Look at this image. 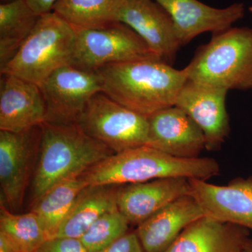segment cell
<instances>
[{"label":"cell","mask_w":252,"mask_h":252,"mask_svg":"<svg viewBox=\"0 0 252 252\" xmlns=\"http://www.w3.org/2000/svg\"><path fill=\"white\" fill-rule=\"evenodd\" d=\"M102 92L119 104L149 117L175 106L188 80L185 69L160 60L146 59L108 64L97 70Z\"/></svg>","instance_id":"obj_1"},{"label":"cell","mask_w":252,"mask_h":252,"mask_svg":"<svg viewBox=\"0 0 252 252\" xmlns=\"http://www.w3.org/2000/svg\"><path fill=\"white\" fill-rule=\"evenodd\" d=\"M41 127L37 160L30 185L31 206L55 185L82 175L115 154L76 124L45 122Z\"/></svg>","instance_id":"obj_2"},{"label":"cell","mask_w":252,"mask_h":252,"mask_svg":"<svg viewBox=\"0 0 252 252\" xmlns=\"http://www.w3.org/2000/svg\"><path fill=\"white\" fill-rule=\"evenodd\" d=\"M219 172L215 159L182 158L143 145L113 154L81 177L89 185H124L167 177L207 181Z\"/></svg>","instance_id":"obj_3"},{"label":"cell","mask_w":252,"mask_h":252,"mask_svg":"<svg viewBox=\"0 0 252 252\" xmlns=\"http://www.w3.org/2000/svg\"><path fill=\"white\" fill-rule=\"evenodd\" d=\"M188 80L227 90L252 89V29L230 28L214 33L185 68Z\"/></svg>","instance_id":"obj_4"},{"label":"cell","mask_w":252,"mask_h":252,"mask_svg":"<svg viewBox=\"0 0 252 252\" xmlns=\"http://www.w3.org/2000/svg\"><path fill=\"white\" fill-rule=\"evenodd\" d=\"M75 37L72 26L54 11L41 15L14 57L0 69L1 74L40 86L56 69L70 64Z\"/></svg>","instance_id":"obj_5"},{"label":"cell","mask_w":252,"mask_h":252,"mask_svg":"<svg viewBox=\"0 0 252 252\" xmlns=\"http://www.w3.org/2000/svg\"><path fill=\"white\" fill-rule=\"evenodd\" d=\"M76 124L115 154L146 145L148 140V117L127 108L103 92L93 96Z\"/></svg>","instance_id":"obj_6"},{"label":"cell","mask_w":252,"mask_h":252,"mask_svg":"<svg viewBox=\"0 0 252 252\" xmlns=\"http://www.w3.org/2000/svg\"><path fill=\"white\" fill-rule=\"evenodd\" d=\"M75 32L69 64L79 69L97 71L116 63L146 59L161 61L132 28L122 22Z\"/></svg>","instance_id":"obj_7"},{"label":"cell","mask_w":252,"mask_h":252,"mask_svg":"<svg viewBox=\"0 0 252 252\" xmlns=\"http://www.w3.org/2000/svg\"><path fill=\"white\" fill-rule=\"evenodd\" d=\"M39 88L46 104L45 122L73 124L93 96L102 92V81L97 71L67 64L54 71Z\"/></svg>","instance_id":"obj_8"},{"label":"cell","mask_w":252,"mask_h":252,"mask_svg":"<svg viewBox=\"0 0 252 252\" xmlns=\"http://www.w3.org/2000/svg\"><path fill=\"white\" fill-rule=\"evenodd\" d=\"M41 126L21 132L0 130L1 198L12 212L21 210L30 179L35 167Z\"/></svg>","instance_id":"obj_9"},{"label":"cell","mask_w":252,"mask_h":252,"mask_svg":"<svg viewBox=\"0 0 252 252\" xmlns=\"http://www.w3.org/2000/svg\"><path fill=\"white\" fill-rule=\"evenodd\" d=\"M228 92L223 88L187 80L176 100L175 106L187 113L203 131L207 151L220 149L229 135L225 107Z\"/></svg>","instance_id":"obj_10"},{"label":"cell","mask_w":252,"mask_h":252,"mask_svg":"<svg viewBox=\"0 0 252 252\" xmlns=\"http://www.w3.org/2000/svg\"><path fill=\"white\" fill-rule=\"evenodd\" d=\"M189 194L205 217L252 230V176L237 178L227 186L189 179Z\"/></svg>","instance_id":"obj_11"},{"label":"cell","mask_w":252,"mask_h":252,"mask_svg":"<svg viewBox=\"0 0 252 252\" xmlns=\"http://www.w3.org/2000/svg\"><path fill=\"white\" fill-rule=\"evenodd\" d=\"M119 22L127 25L163 62L173 65L180 45L171 16L154 0H126Z\"/></svg>","instance_id":"obj_12"},{"label":"cell","mask_w":252,"mask_h":252,"mask_svg":"<svg viewBox=\"0 0 252 252\" xmlns=\"http://www.w3.org/2000/svg\"><path fill=\"white\" fill-rule=\"evenodd\" d=\"M146 145L182 158H198L205 149L203 131L182 109L172 106L148 117Z\"/></svg>","instance_id":"obj_13"},{"label":"cell","mask_w":252,"mask_h":252,"mask_svg":"<svg viewBox=\"0 0 252 252\" xmlns=\"http://www.w3.org/2000/svg\"><path fill=\"white\" fill-rule=\"evenodd\" d=\"M171 16L181 46L203 33H216L231 28L245 15L243 3L223 9L212 7L198 0H154Z\"/></svg>","instance_id":"obj_14"},{"label":"cell","mask_w":252,"mask_h":252,"mask_svg":"<svg viewBox=\"0 0 252 252\" xmlns=\"http://www.w3.org/2000/svg\"><path fill=\"white\" fill-rule=\"evenodd\" d=\"M0 130L21 132L46 122L45 102L39 86L11 74H1Z\"/></svg>","instance_id":"obj_15"},{"label":"cell","mask_w":252,"mask_h":252,"mask_svg":"<svg viewBox=\"0 0 252 252\" xmlns=\"http://www.w3.org/2000/svg\"><path fill=\"white\" fill-rule=\"evenodd\" d=\"M189 179L167 177L122 185L117 207L130 225H140L169 204L189 194Z\"/></svg>","instance_id":"obj_16"},{"label":"cell","mask_w":252,"mask_h":252,"mask_svg":"<svg viewBox=\"0 0 252 252\" xmlns=\"http://www.w3.org/2000/svg\"><path fill=\"white\" fill-rule=\"evenodd\" d=\"M204 216L198 202L188 194L137 225L135 233L145 252H162L189 225Z\"/></svg>","instance_id":"obj_17"},{"label":"cell","mask_w":252,"mask_h":252,"mask_svg":"<svg viewBox=\"0 0 252 252\" xmlns=\"http://www.w3.org/2000/svg\"><path fill=\"white\" fill-rule=\"evenodd\" d=\"M249 230L204 216L189 225L162 252H243Z\"/></svg>","instance_id":"obj_18"},{"label":"cell","mask_w":252,"mask_h":252,"mask_svg":"<svg viewBox=\"0 0 252 252\" xmlns=\"http://www.w3.org/2000/svg\"><path fill=\"white\" fill-rule=\"evenodd\" d=\"M121 186L89 185L83 189L56 237L80 238L99 217L118 210V193Z\"/></svg>","instance_id":"obj_19"},{"label":"cell","mask_w":252,"mask_h":252,"mask_svg":"<svg viewBox=\"0 0 252 252\" xmlns=\"http://www.w3.org/2000/svg\"><path fill=\"white\" fill-rule=\"evenodd\" d=\"M40 16L26 0H14L0 5V69L18 52Z\"/></svg>","instance_id":"obj_20"},{"label":"cell","mask_w":252,"mask_h":252,"mask_svg":"<svg viewBox=\"0 0 252 252\" xmlns=\"http://www.w3.org/2000/svg\"><path fill=\"white\" fill-rule=\"evenodd\" d=\"M126 0H58L53 11L76 31L97 29L119 22Z\"/></svg>","instance_id":"obj_21"},{"label":"cell","mask_w":252,"mask_h":252,"mask_svg":"<svg viewBox=\"0 0 252 252\" xmlns=\"http://www.w3.org/2000/svg\"><path fill=\"white\" fill-rule=\"evenodd\" d=\"M89 184L81 175L55 185L31 206L49 239L55 238L81 190Z\"/></svg>","instance_id":"obj_22"},{"label":"cell","mask_w":252,"mask_h":252,"mask_svg":"<svg viewBox=\"0 0 252 252\" xmlns=\"http://www.w3.org/2000/svg\"><path fill=\"white\" fill-rule=\"evenodd\" d=\"M0 233L20 252H36L49 239L34 212L15 214L2 200L0 203Z\"/></svg>","instance_id":"obj_23"},{"label":"cell","mask_w":252,"mask_h":252,"mask_svg":"<svg viewBox=\"0 0 252 252\" xmlns=\"http://www.w3.org/2000/svg\"><path fill=\"white\" fill-rule=\"evenodd\" d=\"M129 223L119 210L94 221L80 240L90 252H98L127 233Z\"/></svg>","instance_id":"obj_24"},{"label":"cell","mask_w":252,"mask_h":252,"mask_svg":"<svg viewBox=\"0 0 252 252\" xmlns=\"http://www.w3.org/2000/svg\"><path fill=\"white\" fill-rule=\"evenodd\" d=\"M36 252H90L80 238L56 237L49 239Z\"/></svg>","instance_id":"obj_25"},{"label":"cell","mask_w":252,"mask_h":252,"mask_svg":"<svg viewBox=\"0 0 252 252\" xmlns=\"http://www.w3.org/2000/svg\"><path fill=\"white\" fill-rule=\"evenodd\" d=\"M98 252H145L135 232H127L122 238Z\"/></svg>","instance_id":"obj_26"},{"label":"cell","mask_w":252,"mask_h":252,"mask_svg":"<svg viewBox=\"0 0 252 252\" xmlns=\"http://www.w3.org/2000/svg\"><path fill=\"white\" fill-rule=\"evenodd\" d=\"M33 11L39 16L53 11L58 0H26Z\"/></svg>","instance_id":"obj_27"},{"label":"cell","mask_w":252,"mask_h":252,"mask_svg":"<svg viewBox=\"0 0 252 252\" xmlns=\"http://www.w3.org/2000/svg\"><path fill=\"white\" fill-rule=\"evenodd\" d=\"M0 252H20L4 235L0 233Z\"/></svg>","instance_id":"obj_28"},{"label":"cell","mask_w":252,"mask_h":252,"mask_svg":"<svg viewBox=\"0 0 252 252\" xmlns=\"http://www.w3.org/2000/svg\"><path fill=\"white\" fill-rule=\"evenodd\" d=\"M243 252H252V239H249L244 248Z\"/></svg>","instance_id":"obj_29"},{"label":"cell","mask_w":252,"mask_h":252,"mask_svg":"<svg viewBox=\"0 0 252 252\" xmlns=\"http://www.w3.org/2000/svg\"><path fill=\"white\" fill-rule=\"evenodd\" d=\"M2 3L9 2V1H14V0H1Z\"/></svg>","instance_id":"obj_30"}]
</instances>
